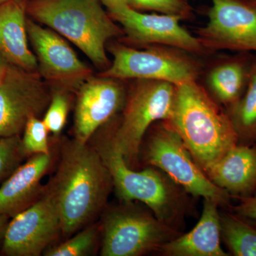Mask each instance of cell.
<instances>
[{
	"mask_svg": "<svg viewBox=\"0 0 256 256\" xmlns=\"http://www.w3.org/2000/svg\"><path fill=\"white\" fill-rule=\"evenodd\" d=\"M112 188L110 172L94 146L76 139L64 143L56 174L45 186L64 236H72L100 214Z\"/></svg>",
	"mask_w": 256,
	"mask_h": 256,
	"instance_id": "cell-1",
	"label": "cell"
},
{
	"mask_svg": "<svg viewBox=\"0 0 256 256\" xmlns=\"http://www.w3.org/2000/svg\"><path fill=\"white\" fill-rule=\"evenodd\" d=\"M94 146L108 170L121 202H141L158 220L183 232L186 217L194 214L195 197L159 168L128 166L109 133Z\"/></svg>",
	"mask_w": 256,
	"mask_h": 256,
	"instance_id": "cell-2",
	"label": "cell"
},
{
	"mask_svg": "<svg viewBox=\"0 0 256 256\" xmlns=\"http://www.w3.org/2000/svg\"><path fill=\"white\" fill-rule=\"evenodd\" d=\"M166 122L204 172L238 144L226 111L197 80L176 86L172 112Z\"/></svg>",
	"mask_w": 256,
	"mask_h": 256,
	"instance_id": "cell-3",
	"label": "cell"
},
{
	"mask_svg": "<svg viewBox=\"0 0 256 256\" xmlns=\"http://www.w3.org/2000/svg\"><path fill=\"white\" fill-rule=\"evenodd\" d=\"M101 0H30L28 16L82 50L98 68L110 64L108 42L124 35Z\"/></svg>",
	"mask_w": 256,
	"mask_h": 256,
	"instance_id": "cell-4",
	"label": "cell"
},
{
	"mask_svg": "<svg viewBox=\"0 0 256 256\" xmlns=\"http://www.w3.org/2000/svg\"><path fill=\"white\" fill-rule=\"evenodd\" d=\"M140 162L153 166L195 198L216 202L220 208L232 210V197L210 182L196 162L181 136L166 121H158L146 133L141 144Z\"/></svg>",
	"mask_w": 256,
	"mask_h": 256,
	"instance_id": "cell-5",
	"label": "cell"
},
{
	"mask_svg": "<svg viewBox=\"0 0 256 256\" xmlns=\"http://www.w3.org/2000/svg\"><path fill=\"white\" fill-rule=\"evenodd\" d=\"M136 82L126 94L118 121L108 133L128 166L138 170L146 133L156 122L170 118L176 86L158 80Z\"/></svg>",
	"mask_w": 256,
	"mask_h": 256,
	"instance_id": "cell-6",
	"label": "cell"
},
{
	"mask_svg": "<svg viewBox=\"0 0 256 256\" xmlns=\"http://www.w3.org/2000/svg\"><path fill=\"white\" fill-rule=\"evenodd\" d=\"M100 256H141L158 252L184 232L156 216L148 207L134 202L107 208L101 222Z\"/></svg>",
	"mask_w": 256,
	"mask_h": 256,
	"instance_id": "cell-7",
	"label": "cell"
},
{
	"mask_svg": "<svg viewBox=\"0 0 256 256\" xmlns=\"http://www.w3.org/2000/svg\"><path fill=\"white\" fill-rule=\"evenodd\" d=\"M112 62L99 76L116 80H158L180 85L197 80L202 67L192 54L174 47L151 45L137 50L122 44L109 48Z\"/></svg>",
	"mask_w": 256,
	"mask_h": 256,
	"instance_id": "cell-8",
	"label": "cell"
},
{
	"mask_svg": "<svg viewBox=\"0 0 256 256\" xmlns=\"http://www.w3.org/2000/svg\"><path fill=\"white\" fill-rule=\"evenodd\" d=\"M26 26L38 73L50 88L76 92L94 76L63 36L31 18Z\"/></svg>",
	"mask_w": 256,
	"mask_h": 256,
	"instance_id": "cell-9",
	"label": "cell"
},
{
	"mask_svg": "<svg viewBox=\"0 0 256 256\" xmlns=\"http://www.w3.org/2000/svg\"><path fill=\"white\" fill-rule=\"evenodd\" d=\"M52 96L38 72L10 65L0 82V139L18 136L28 120L46 110Z\"/></svg>",
	"mask_w": 256,
	"mask_h": 256,
	"instance_id": "cell-10",
	"label": "cell"
},
{
	"mask_svg": "<svg viewBox=\"0 0 256 256\" xmlns=\"http://www.w3.org/2000/svg\"><path fill=\"white\" fill-rule=\"evenodd\" d=\"M208 22L197 31L205 50H256V0H210Z\"/></svg>",
	"mask_w": 256,
	"mask_h": 256,
	"instance_id": "cell-11",
	"label": "cell"
},
{
	"mask_svg": "<svg viewBox=\"0 0 256 256\" xmlns=\"http://www.w3.org/2000/svg\"><path fill=\"white\" fill-rule=\"evenodd\" d=\"M106 8L111 18L120 25L128 40L134 44L163 45L192 54L206 52L198 38L182 26L180 16L160 13L148 14L126 4Z\"/></svg>",
	"mask_w": 256,
	"mask_h": 256,
	"instance_id": "cell-12",
	"label": "cell"
},
{
	"mask_svg": "<svg viewBox=\"0 0 256 256\" xmlns=\"http://www.w3.org/2000/svg\"><path fill=\"white\" fill-rule=\"evenodd\" d=\"M62 233L60 214L52 197L43 195L13 216L3 234L2 252L10 256H38Z\"/></svg>",
	"mask_w": 256,
	"mask_h": 256,
	"instance_id": "cell-13",
	"label": "cell"
},
{
	"mask_svg": "<svg viewBox=\"0 0 256 256\" xmlns=\"http://www.w3.org/2000/svg\"><path fill=\"white\" fill-rule=\"evenodd\" d=\"M120 82L92 76L79 88L76 92L74 139L88 142L98 130L120 112L127 94Z\"/></svg>",
	"mask_w": 256,
	"mask_h": 256,
	"instance_id": "cell-14",
	"label": "cell"
},
{
	"mask_svg": "<svg viewBox=\"0 0 256 256\" xmlns=\"http://www.w3.org/2000/svg\"><path fill=\"white\" fill-rule=\"evenodd\" d=\"M53 164V156H32L20 165L0 188V216H14L31 206L43 195L42 180Z\"/></svg>",
	"mask_w": 256,
	"mask_h": 256,
	"instance_id": "cell-15",
	"label": "cell"
},
{
	"mask_svg": "<svg viewBox=\"0 0 256 256\" xmlns=\"http://www.w3.org/2000/svg\"><path fill=\"white\" fill-rule=\"evenodd\" d=\"M28 2L8 0L0 3V55L10 65L38 72L36 57L28 45Z\"/></svg>",
	"mask_w": 256,
	"mask_h": 256,
	"instance_id": "cell-16",
	"label": "cell"
},
{
	"mask_svg": "<svg viewBox=\"0 0 256 256\" xmlns=\"http://www.w3.org/2000/svg\"><path fill=\"white\" fill-rule=\"evenodd\" d=\"M220 207L204 198L201 217L194 228L163 246L156 254L163 256H230L222 246Z\"/></svg>",
	"mask_w": 256,
	"mask_h": 256,
	"instance_id": "cell-17",
	"label": "cell"
},
{
	"mask_svg": "<svg viewBox=\"0 0 256 256\" xmlns=\"http://www.w3.org/2000/svg\"><path fill=\"white\" fill-rule=\"evenodd\" d=\"M204 173L232 198L250 196L256 191V144H237Z\"/></svg>",
	"mask_w": 256,
	"mask_h": 256,
	"instance_id": "cell-18",
	"label": "cell"
},
{
	"mask_svg": "<svg viewBox=\"0 0 256 256\" xmlns=\"http://www.w3.org/2000/svg\"><path fill=\"white\" fill-rule=\"evenodd\" d=\"M254 62L247 56H237L218 62L207 74L206 90L224 109L244 95Z\"/></svg>",
	"mask_w": 256,
	"mask_h": 256,
	"instance_id": "cell-19",
	"label": "cell"
},
{
	"mask_svg": "<svg viewBox=\"0 0 256 256\" xmlns=\"http://www.w3.org/2000/svg\"><path fill=\"white\" fill-rule=\"evenodd\" d=\"M220 238L230 256H256V218L220 210Z\"/></svg>",
	"mask_w": 256,
	"mask_h": 256,
	"instance_id": "cell-20",
	"label": "cell"
},
{
	"mask_svg": "<svg viewBox=\"0 0 256 256\" xmlns=\"http://www.w3.org/2000/svg\"><path fill=\"white\" fill-rule=\"evenodd\" d=\"M225 110L236 133L238 144H256V60L244 95Z\"/></svg>",
	"mask_w": 256,
	"mask_h": 256,
	"instance_id": "cell-21",
	"label": "cell"
},
{
	"mask_svg": "<svg viewBox=\"0 0 256 256\" xmlns=\"http://www.w3.org/2000/svg\"><path fill=\"white\" fill-rule=\"evenodd\" d=\"M100 228L92 226L70 237L60 245L47 249L46 256H84L90 255L98 240Z\"/></svg>",
	"mask_w": 256,
	"mask_h": 256,
	"instance_id": "cell-22",
	"label": "cell"
},
{
	"mask_svg": "<svg viewBox=\"0 0 256 256\" xmlns=\"http://www.w3.org/2000/svg\"><path fill=\"white\" fill-rule=\"evenodd\" d=\"M69 108L68 92L53 89L52 98L42 120L48 132L56 137L62 132L66 122Z\"/></svg>",
	"mask_w": 256,
	"mask_h": 256,
	"instance_id": "cell-23",
	"label": "cell"
},
{
	"mask_svg": "<svg viewBox=\"0 0 256 256\" xmlns=\"http://www.w3.org/2000/svg\"><path fill=\"white\" fill-rule=\"evenodd\" d=\"M48 130L43 120L40 117H32L28 120L24 128L22 144L26 156L38 154H50Z\"/></svg>",
	"mask_w": 256,
	"mask_h": 256,
	"instance_id": "cell-24",
	"label": "cell"
},
{
	"mask_svg": "<svg viewBox=\"0 0 256 256\" xmlns=\"http://www.w3.org/2000/svg\"><path fill=\"white\" fill-rule=\"evenodd\" d=\"M129 5L139 11L174 15L182 20H188L192 14V8L188 0H130Z\"/></svg>",
	"mask_w": 256,
	"mask_h": 256,
	"instance_id": "cell-25",
	"label": "cell"
},
{
	"mask_svg": "<svg viewBox=\"0 0 256 256\" xmlns=\"http://www.w3.org/2000/svg\"><path fill=\"white\" fill-rule=\"evenodd\" d=\"M22 139L18 136L0 139V181L9 176L20 165L24 156Z\"/></svg>",
	"mask_w": 256,
	"mask_h": 256,
	"instance_id": "cell-26",
	"label": "cell"
},
{
	"mask_svg": "<svg viewBox=\"0 0 256 256\" xmlns=\"http://www.w3.org/2000/svg\"><path fill=\"white\" fill-rule=\"evenodd\" d=\"M238 203L232 206V212L244 216L256 218V191L250 196L237 198Z\"/></svg>",
	"mask_w": 256,
	"mask_h": 256,
	"instance_id": "cell-27",
	"label": "cell"
},
{
	"mask_svg": "<svg viewBox=\"0 0 256 256\" xmlns=\"http://www.w3.org/2000/svg\"><path fill=\"white\" fill-rule=\"evenodd\" d=\"M9 66L10 64L0 55V82L4 79Z\"/></svg>",
	"mask_w": 256,
	"mask_h": 256,
	"instance_id": "cell-28",
	"label": "cell"
},
{
	"mask_svg": "<svg viewBox=\"0 0 256 256\" xmlns=\"http://www.w3.org/2000/svg\"><path fill=\"white\" fill-rule=\"evenodd\" d=\"M130 0H101V2L105 6L114 4H129Z\"/></svg>",
	"mask_w": 256,
	"mask_h": 256,
	"instance_id": "cell-29",
	"label": "cell"
},
{
	"mask_svg": "<svg viewBox=\"0 0 256 256\" xmlns=\"http://www.w3.org/2000/svg\"><path fill=\"white\" fill-rule=\"evenodd\" d=\"M9 216L5 215L0 216V236L4 234L5 228L8 224Z\"/></svg>",
	"mask_w": 256,
	"mask_h": 256,
	"instance_id": "cell-30",
	"label": "cell"
},
{
	"mask_svg": "<svg viewBox=\"0 0 256 256\" xmlns=\"http://www.w3.org/2000/svg\"><path fill=\"white\" fill-rule=\"evenodd\" d=\"M6 1H8V0H0V3H2Z\"/></svg>",
	"mask_w": 256,
	"mask_h": 256,
	"instance_id": "cell-31",
	"label": "cell"
}]
</instances>
